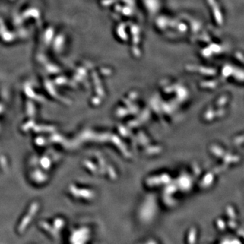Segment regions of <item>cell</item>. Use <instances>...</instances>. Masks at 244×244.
Wrapping results in <instances>:
<instances>
[{
    "instance_id": "obj_1",
    "label": "cell",
    "mask_w": 244,
    "mask_h": 244,
    "mask_svg": "<svg viewBox=\"0 0 244 244\" xmlns=\"http://www.w3.org/2000/svg\"><path fill=\"white\" fill-rule=\"evenodd\" d=\"M208 6L211 10V14L214 17V23L217 25L220 26L224 23L223 14L222 12V9L219 2L216 0H207Z\"/></svg>"
}]
</instances>
